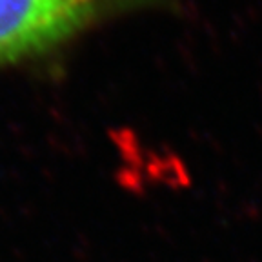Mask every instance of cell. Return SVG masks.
Segmentation results:
<instances>
[{"mask_svg": "<svg viewBox=\"0 0 262 262\" xmlns=\"http://www.w3.org/2000/svg\"><path fill=\"white\" fill-rule=\"evenodd\" d=\"M180 0H0V73L58 53L122 16Z\"/></svg>", "mask_w": 262, "mask_h": 262, "instance_id": "cell-1", "label": "cell"}]
</instances>
